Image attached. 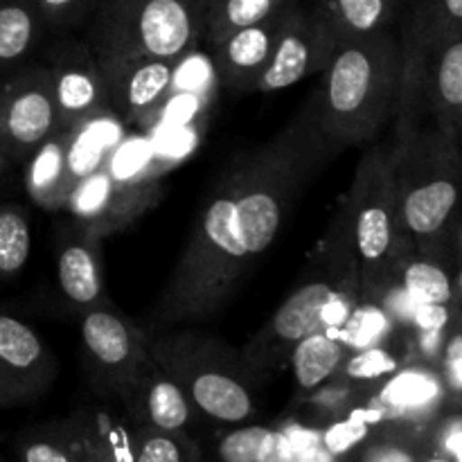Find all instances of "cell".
<instances>
[{
  "mask_svg": "<svg viewBox=\"0 0 462 462\" xmlns=\"http://www.w3.org/2000/svg\"><path fill=\"white\" fill-rule=\"evenodd\" d=\"M269 433L266 427H242L226 433L219 442L221 462H255Z\"/></svg>",
  "mask_w": 462,
  "mask_h": 462,
  "instance_id": "4dcf8cb0",
  "label": "cell"
},
{
  "mask_svg": "<svg viewBox=\"0 0 462 462\" xmlns=\"http://www.w3.org/2000/svg\"><path fill=\"white\" fill-rule=\"evenodd\" d=\"M359 298L341 291L337 280L320 278L307 282L280 305L273 319L253 337L239 356L253 374L278 370L289 361L298 341L316 329H338L350 319Z\"/></svg>",
  "mask_w": 462,
  "mask_h": 462,
  "instance_id": "ba28073f",
  "label": "cell"
},
{
  "mask_svg": "<svg viewBox=\"0 0 462 462\" xmlns=\"http://www.w3.org/2000/svg\"><path fill=\"white\" fill-rule=\"evenodd\" d=\"M201 32V0H102L84 41L102 68L149 59L183 63Z\"/></svg>",
  "mask_w": 462,
  "mask_h": 462,
  "instance_id": "5b68a950",
  "label": "cell"
},
{
  "mask_svg": "<svg viewBox=\"0 0 462 462\" xmlns=\"http://www.w3.org/2000/svg\"><path fill=\"white\" fill-rule=\"evenodd\" d=\"M402 81V45L388 30L338 41L307 102L332 153L373 143L393 120Z\"/></svg>",
  "mask_w": 462,
  "mask_h": 462,
  "instance_id": "7a4b0ae2",
  "label": "cell"
},
{
  "mask_svg": "<svg viewBox=\"0 0 462 462\" xmlns=\"http://www.w3.org/2000/svg\"><path fill=\"white\" fill-rule=\"evenodd\" d=\"M188 447L179 438V431H158L144 427L135 442L134 462H185Z\"/></svg>",
  "mask_w": 462,
  "mask_h": 462,
  "instance_id": "f546056e",
  "label": "cell"
},
{
  "mask_svg": "<svg viewBox=\"0 0 462 462\" xmlns=\"http://www.w3.org/2000/svg\"><path fill=\"white\" fill-rule=\"evenodd\" d=\"M9 162H12V158H9L5 152H0V174H5V170L9 167Z\"/></svg>",
  "mask_w": 462,
  "mask_h": 462,
  "instance_id": "f35d334b",
  "label": "cell"
},
{
  "mask_svg": "<svg viewBox=\"0 0 462 462\" xmlns=\"http://www.w3.org/2000/svg\"><path fill=\"white\" fill-rule=\"evenodd\" d=\"M397 284L420 305H442L460 311V275L447 262L413 255L400 271Z\"/></svg>",
  "mask_w": 462,
  "mask_h": 462,
  "instance_id": "603a6c76",
  "label": "cell"
},
{
  "mask_svg": "<svg viewBox=\"0 0 462 462\" xmlns=\"http://www.w3.org/2000/svg\"><path fill=\"white\" fill-rule=\"evenodd\" d=\"M102 0H36L41 18L48 32L68 34L81 25H88Z\"/></svg>",
  "mask_w": 462,
  "mask_h": 462,
  "instance_id": "f1b7e54d",
  "label": "cell"
},
{
  "mask_svg": "<svg viewBox=\"0 0 462 462\" xmlns=\"http://www.w3.org/2000/svg\"><path fill=\"white\" fill-rule=\"evenodd\" d=\"M158 197L161 188L156 180L125 179L104 162L77 185L66 210L79 226L77 230L102 242L156 206Z\"/></svg>",
  "mask_w": 462,
  "mask_h": 462,
  "instance_id": "8fae6325",
  "label": "cell"
},
{
  "mask_svg": "<svg viewBox=\"0 0 462 462\" xmlns=\"http://www.w3.org/2000/svg\"><path fill=\"white\" fill-rule=\"evenodd\" d=\"M117 117L111 111L75 126H59L27 158L25 188L32 201L50 212L63 210L77 185L108 162L120 140Z\"/></svg>",
  "mask_w": 462,
  "mask_h": 462,
  "instance_id": "52a82bcc",
  "label": "cell"
},
{
  "mask_svg": "<svg viewBox=\"0 0 462 462\" xmlns=\"http://www.w3.org/2000/svg\"><path fill=\"white\" fill-rule=\"evenodd\" d=\"M338 36L319 5L291 0L273 54L255 90L275 93L311 75H320L337 52Z\"/></svg>",
  "mask_w": 462,
  "mask_h": 462,
  "instance_id": "9c48e42d",
  "label": "cell"
},
{
  "mask_svg": "<svg viewBox=\"0 0 462 462\" xmlns=\"http://www.w3.org/2000/svg\"><path fill=\"white\" fill-rule=\"evenodd\" d=\"M438 365H440V377L445 382V388L449 395H454L456 400L460 397L462 391V334L460 325H454L447 337L445 347L440 352V359H438Z\"/></svg>",
  "mask_w": 462,
  "mask_h": 462,
  "instance_id": "1f68e13d",
  "label": "cell"
},
{
  "mask_svg": "<svg viewBox=\"0 0 462 462\" xmlns=\"http://www.w3.org/2000/svg\"><path fill=\"white\" fill-rule=\"evenodd\" d=\"M120 400L144 420L149 429L180 431L189 422V404L183 388L144 352L131 377L117 391Z\"/></svg>",
  "mask_w": 462,
  "mask_h": 462,
  "instance_id": "e0dca14e",
  "label": "cell"
},
{
  "mask_svg": "<svg viewBox=\"0 0 462 462\" xmlns=\"http://www.w3.org/2000/svg\"><path fill=\"white\" fill-rule=\"evenodd\" d=\"M59 126H75L108 113L106 79L93 50L84 39L57 34L48 50Z\"/></svg>",
  "mask_w": 462,
  "mask_h": 462,
  "instance_id": "7c38bea8",
  "label": "cell"
},
{
  "mask_svg": "<svg viewBox=\"0 0 462 462\" xmlns=\"http://www.w3.org/2000/svg\"><path fill=\"white\" fill-rule=\"evenodd\" d=\"M81 343L84 365L97 388L116 393L143 359L144 334L108 307H97L81 314Z\"/></svg>",
  "mask_w": 462,
  "mask_h": 462,
  "instance_id": "4fadbf2b",
  "label": "cell"
},
{
  "mask_svg": "<svg viewBox=\"0 0 462 462\" xmlns=\"http://www.w3.org/2000/svg\"><path fill=\"white\" fill-rule=\"evenodd\" d=\"M179 66L149 59L102 68L113 116L125 125H152L174 90Z\"/></svg>",
  "mask_w": 462,
  "mask_h": 462,
  "instance_id": "5bb4252c",
  "label": "cell"
},
{
  "mask_svg": "<svg viewBox=\"0 0 462 462\" xmlns=\"http://www.w3.org/2000/svg\"><path fill=\"white\" fill-rule=\"evenodd\" d=\"M57 280L66 300L81 314L97 307H108L99 239L81 230L68 235L59 244Z\"/></svg>",
  "mask_w": 462,
  "mask_h": 462,
  "instance_id": "ac0fdd59",
  "label": "cell"
},
{
  "mask_svg": "<svg viewBox=\"0 0 462 462\" xmlns=\"http://www.w3.org/2000/svg\"><path fill=\"white\" fill-rule=\"evenodd\" d=\"M462 36V0H418L413 7L404 45L424 54H436L445 43Z\"/></svg>",
  "mask_w": 462,
  "mask_h": 462,
  "instance_id": "cb8c5ba5",
  "label": "cell"
},
{
  "mask_svg": "<svg viewBox=\"0 0 462 462\" xmlns=\"http://www.w3.org/2000/svg\"><path fill=\"white\" fill-rule=\"evenodd\" d=\"M289 3L271 16H266L264 21L244 27V30L235 32L228 39L221 41L219 45L210 48L212 68H215V75L221 84L228 86L230 90H237V93L255 90V84L271 61Z\"/></svg>",
  "mask_w": 462,
  "mask_h": 462,
  "instance_id": "2e32d148",
  "label": "cell"
},
{
  "mask_svg": "<svg viewBox=\"0 0 462 462\" xmlns=\"http://www.w3.org/2000/svg\"><path fill=\"white\" fill-rule=\"evenodd\" d=\"M442 445H445V454H449L451 460L460 462L462 449H460V422H458V418L451 420L449 427L445 429V440H442Z\"/></svg>",
  "mask_w": 462,
  "mask_h": 462,
  "instance_id": "8d00e7d4",
  "label": "cell"
},
{
  "mask_svg": "<svg viewBox=\"0 0 462 462\" xmlns=\"http://www.w3.org/2000/svg\"><path fill=\"white\" fill-rule=\"evenodd\" d=\"M287 3L289 0H212L203 7L201 41L215 48L230 34L264 21Z\"/></svg>",
  "mask_w": 462,
  "mask_h": 462,
  "instance_id": "d4e9b609",
  "label": "cell"
},
{
  "mask_svg": "<svg viewBox=\"0 0 462 462\" xmlns=\"http://www.w3.org/2000/svg\"><path fill=\"white\" fill-rule=\"evenodd\" d=\"M347 356V347L338 338L337 329H316L310 337L298 341L289 355L293 365V377L302 391H316L325 382L341 373Z\"/></svg>",
  "mask_w": 462,
  "mask_h": 462,
  "instance_id": "7402d4cb",
  "label": "cell"
},
{
  "mask_svg": "<svg viewBox=\"0 0 462 462\" xmlns=\"http://www.w3.org/2000/svg\"><path fill=\"white\" fill-rule=\"evenodd\" d=\"M32 251L27 212L21 206H0V284L12 280L25 266Z\"/></svg>",
  "mask_w": 462,
  "mask_h": 462,
  "instance_id": "4316f807",
  "label": "cell"
},
{
  "mask_svg": "<svg viewBox=\"0 0 462 462\" xmlns=\"http://www.w3.org/2000/svg\"><path fill=\"white\" fill-rule=\"evenodd\" d=\"M447 388L436 365L418 364L411 368L397 370L382 388L379 402L402 418H415L436 411L445 402Z\"/></svg>",
  "mask_w": 462,
  "mask_h": 462,
  "instance_id": "44dd1931",
  "label": "cell"
},
{
  "mask_svg": "<svg viewBox=\"0 0 462 462\" xmlns=\"http://www.w3.org/2000/svg\"><path fill=\"white\" fill-rule=\"evenodd\" d=\"M208 3H212V0H201V5H203V7H206Z\"/></svg>",
  "mask_w": 462,
  "mask_h": 462,
  "instance_id": "7bdbcfd3",
  "label": "cell"
},
{
  "mask_svg": "<svg viewBox=\"0 0 462 462\" xmlns=\"http://www.w3.org/2000/svg\"><path fill=\"white\" fill-rule=\"evenodd\" d=\"M23 462H72L70 454L50 440H34L23 449Z\"/></svg>",
  "mask_w": 462,
  "mask_h": 462,
  "instance_id": "e575fe53",
  "label": "cell"
},
{
  "mask_svg": "<svg viewBox=\"0 0 462 462\" xmlns=\"http://www.w3.org/2000/svg\"><path fill=\"white\" fill-rule=\"evenodd\" d=\"M325 3H328V0H316V5H319V7H323Z\"/></svg>",
  "mask_w": 462,
  "mask_h": 462,
  "instance_id": "b9f144b4",
  "label": "cell"
},
{
  "mask_svg": "<svg viewBox=\"0 0 462 462\" xmlns=\"http://www.w3.org/2000/svg\"><path fill=\"white\" fill-rule=\"evenodd\" d=\"M397 370H400V355L386 343L356 350L355 355H347L341 365V373L350 382H377L391 377Z\"/></svg>",
  "mask_w": 462,
  "mask_h": 462,
  "instance_id": "83f0119b",
  "label": "cell"
},
{
  "mask_svg": "<svg viewBox=\"0 0 462 462\" xmlns=\"http://www.w3.org/2000/svg\"><path fill=\"white\" fill-rule=\"evenodd\" d=\"M84 462H108V460H102V458H88V460H84Z\"/></svg>",
  "mask_w": 462,
  "mask_h": 462,
  "instance_id": "ab89813d",
  "label": "cell"
},
{
  "mask_svg": "<svg viewBox=\"0 0 462 462\" xmlns=\"http://www.w3.org/2000/svg\"><path fill=\"white\" fill-rule=\"evenodd\" d=\"M397 0H328L323 14L332 23L338 41L388 30Z\"/></svg>",
  "mask_w": 462,
  "mask_h": 462,
  "instance_id": "484cf974",
  "label": "cell"
},
{
  "mask_svg": "<svg viewBox=\"0 0 462 462\" xmlns=\"http://www.w3.org/2000/svg\"><path fill=\"white\" fill-rule=\"evenodd\" d=\"M57 374V361L39 334L14 316L0 314V404L41 395Z\"/></svg>",
  "mask_w": 462,
  "mask_h": 462,
  "instance_id": "9a60e30c",
  "label": "cell"
},
{
  "mask_svg": "<svg viewBox=\"0 0 462 462\" xmlns=\"http://www.w3.org/2000/svg\"><path fill=\"white\" fill-rule=\"evenodd\" d=\"M365 436V427L359 422H347V424H337L328 431L325 436V445L332 454H343V451L350 449L355 442H359Z\"/></svg>",
  "mask_w": 462,
  "mask_h": 462,
  "instance_id": "d6a6232c",
  "label": "cell"
},
{
  "mask_svg": "<svg viewBox=\"0 0 462 462\" xmlns=\"http://www.w3.org/2000/svg\"><path fill=\"white\" fill-rule=\"evenodd\" d=\"M45 34L36 0H0V77L25 66Z\"/></svg>",
  "mask_w": 462,
  "mask_h": 462,
  "instance_id": "ffe728a7",
  "label": "cell"
},
{
  "mask_svg": "<svg viewBox=\"0 0 462 462\" xmlns=\"http://www.w3.org/2000/svg\"><path fill=\"white\" fill-rule=\"evenodd\" d=\"M429 462H449L447 458H431Z\"/></svg>",
  "mask_w": 462,
  "mask_h": 462,
  "instance_id": "60d3db41",
  "label": "cell"
},
{
  "mask_svg": "<svg viewBox=\"0 0 462 462\" xmlns=\"http://www.w3.org/2000/svg\"><path fill=\"white\" fill-rule=\"evenodd\" d=\"M149 356L183 388L189 404L208 418L226 424L244 422L253 415V397L246 365L237 352L212 337L192 332L147 337Z\"/></svg>",
  "mask_w": 462,
  "mask_h": 462,
  "instance_id": "8992f818",
  "label": "cell"
},
{
  "mask_svg": "<svg viewBox=\"0 0 462 462\" xmlns=\"http://www.w3.org/2000/svg\"><path fill=\"white\" fill-rule=\"evenodd\" d=\"M343 212L359 275V300L379 302L415 255L400 219L388 144H377L361 158Z\"/></svg>",
  "mask_w": 462,
  "mask_h": 462,
  "instance_id": "277c9868",
  "label": "cell"
},
{
  "mask_svg": "<svg viewBox=\"0 0 462 462\" xmlns=\"http://www.w3.org/2000/svg\"><path fill=\"white\" fill-rule=\"evenodd\" d=\"M332 156L307 104L269 143L239 156L203 206L153 323L174 328L215 316Z\"/></svg>",
  "mask_w": 462,
  "mask_h": 462,
  "instance_id": "6da1fadb",
  "label": "cell"
},
{
  "mask_svg": "<svg viewBox=\"0 0 462 462\" xmlns=\"http://www.w3.org/2000/svg\"><path fill=\"white\" fill-rule=\"evenodd\" d=\"M424 102L433 129L460 144L462 135V36L442 45L431 57L424 79Z\"/></svg>",
  "mask_w": 462,
  "mask_h": 462,
  "instance_id": "d6986e66",
  "label": "cell"
},
{
  "mask_svg": "<svg viewBox=\"0 0 462 462\" xmlns=\"http://www.w3.org/2000/svg\"><path fill=\"white\" fill-rule=\"evenodd\" d=\"M293 462H329L328 454H323L320 449H310V451H293Z\"/></svg>",
  "mask_w": 462,
  "mask_h": 462,
  "instance_id": "74e56055",
  "label": "cell"
},
{
  "mask_svg": "<svg viewBox=\"0 0 462 462\" xmlns=\"http://www.w3.org/2000/svg\"><path fill=\"white\" fill-rule=\"evenodd\" d=\"M365 462H418L411 454L409 447H402L397 442H379L365 456Z\"/></svg>",
  "mask_w": 462,
  "mask_h": 462,
  "instance_id": "d590c367",
  "label": "cell"
},
{
  "mask_svg": "<svg viewBox=\"0 0 462 462\" xmlns=\"http://www.w3.org/2000/svg\"><path fill=\"white\" fill-rule=\"evenodd\" d=\"M400 219L415 255L445 260L449 237L458 233L460 144L436 129H418L393 140Z\"/></svg>",
  "mask_w": 462,
  "mask_h": 462,
  "instance_id": "3957f363",
  "label": "cell"
},
{
  "mask_svg": "<svg viewBox=\"0 0 462 462\" xmlns=\"http://www.w3.org/2000/svg\"><path fill=\"white\" fill-rule=\"evenodd\" d=\"M59 129L48 66L32 63L0 81V152L27 161Z\"/></svg>",
  "mask_w": 462,
  "mask_h": 462,
  "instance_id": "30bf717a",
  "label": "cell"
},
{
  "mask_svg": "<svg viewBox=\"0 0 462 462\" xmlns=\"http://www.w3.org/2000/svg\"><path fill=\"white\" fill-rule=\"evenodd\" d=\"M255 462H293V447L289 436L271 431L262 445L260 456Z\"/></svg>",
  "mask_w": 462,
  "mask_h": 462,
  "instance_id": "836d02e7",
  "label": "cell"
}]
</instances>
